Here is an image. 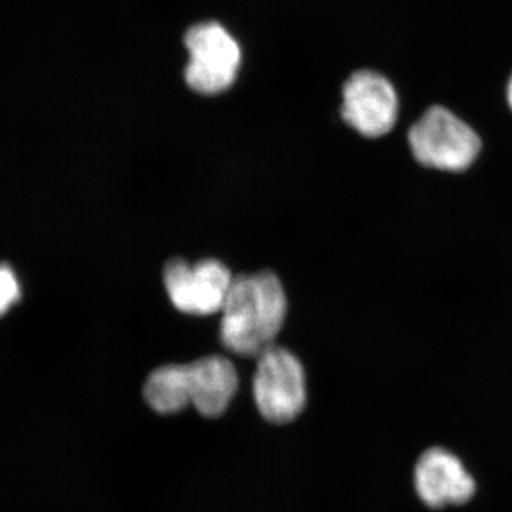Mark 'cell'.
I'll return each mask as SVG.
<instances>
[{
  "label": "cell",
  "mask_w": 512,
  "mask_h": 512,
  "mask_svg": "<svg viewBox=\"0 0 512 512\" xmlns=\"http://www.w3.org/2000/svg\"><path fill=\"white\" fill-rule=\"evenodd\" d=\"M286 311L285 289L274 272L234 276L221 309L222 345L234 355H262L274 346Z\"/></svg>",
  "instance_id": "1"
},
{
  "label": "cell",
  "mask_w": 512,
  "mask_h": 512,
  "mask_svg": "<svg viewBox=\"0 0 512 512\" xmlns=\"http://www.w3.org/2000/svg\"><path fill=\"white\" fill-rule=\"evenodd\" d=\"M414 160L426 168L464 173L483 150L476 130L447 107L431 106L407 134Z\"/></svg>",
  "instance_id": "2"
},
{
  "label": "cell",
  "mask_w": 512,
  "mask_h": 512,
  "mask_svg": "<svg viewBox=\"0 0 512 512\" xmlns=\"http://www.w3.org/2000/svg\"><path fill=\"white\" fill-rule=\"evenodd\" d=\"M188 50L185 82L194 92L215 96L227 92L241 67V46L221 23L201 22L184 37Z\"/></svg>",
  "instance_id": "3"
},
{
  "label": "cell",
  "mask_w": 512,
  "mask_h": 512,
  "mask_svg": "<svg viewBox=\"0 0 512 512\" xmlns=\"http://www.w3.org/2000/svg\"><path fill=\"white\" fill-rule=\"evenodd\" d=\"M306 377L298 357L272 346L256 357L254 399L259 413L271 423L295 420L306 406Z\"/></svg>",
  "instance_id": "4"
},
{
  "label": "cell",
  "mask_w": 512,
  "mask_h": 512,
  "mask_svg": "<svg viewBox=\"0 0 512 512\" xmlns=\"http://www.w3.org/2000/svg\"><path fill=\"white\" fill-rule=\"evenodd\" d=\"M234 275L217 259L190 264L185 259L168 261L163 269L165 291L178 311L207 316L221 312Z\"/></svg>",
  "instance_id": "5"
},
{
  "label": "cell",
  "mask_w": 512,
  "mask_h": 512,
  "mask_svg": "<svg viewBox=\"0 0 512 512\" xmlns=\"http://www.w3.org/2000/svg\"><path fill=\"white\" fill-rule=\"evenodd\" d=\"M399 110L396 89L375 70H357L343 86V120L363 137L389 134L399 120Z\"/></svg>",
  "instance_id": "6"
},
{
  "label": "cell",
  "mask_w": 512,
  "mask_h": 512,
  "mask_svg": "<svg viewBox=\"0 0 512 512\" xmlns=\"http://www.w3.org/2000/svg\"><path fill=\"white\" fill-rule=\"evenodd\" d=\"M414 487L420 500L434 510L466 504L476 494V481L466 466L443 447L421 454L414 468Z\"/></svg>",
  "instance_id": "7"
},
{
  "label": "cell",
  "mask_w": 512,
  "mask_h": 512,
  "mask_svg": "<svg viewBox=\"0 0 512 512\" xmlns=\"http://www.w3.org/2000/svg\"><path fill=\"white\" fill-rule=\"evenodd\" d=\"M191 404L204 417L221 416L238 392L239 379L234 363L224 356H207L188 363Z\"/></svg>",
  "instance_id": "8"
},
{
  "label": "cell",
  "mask_w": 512,
  "mask_h": 512,
  "mask_svg": "<svg viewBox=\"0 0 512 512\" xmlns=\"http://www.w3.org/2000/svg\"><path fill=\"white\" fill-rule=\"evenodd\" d=\"M144 399L158 414L170 416L191 406L188 365H165L148 376Z\"/></svg>",
  "instance_id": "9"
},
{
  "label": "cell",
  "mask_w": 512,
  "mask_h": 512,
  "mask_svg": "<svg viewBox=\"0 0 512 512\" xmlns=\"http://www.w3.org/2000/svg\"><path fill=\"white\" fill-rule=\"evenodd\" d=\"M22 296L18 276L9 265L0 264V316L8 313Z\"/></svg>",
  "instance_id": "10"
},
{
  "label": "cell",
  "mask_w": 512,
  "mask_h": 512,
  "mask_svg": "<svg viewBox=\"0 0 512 512\" xmlns=\"http://www.w3.org/2000/svg\"><path fill=\"white\" fill-rule=\"evenodd\" d=\"M505 96H507V103L512 111V74L510 80H508L507 90H505Z\"/></svg>",
  "instance_id": "11"
}]
</instances>
